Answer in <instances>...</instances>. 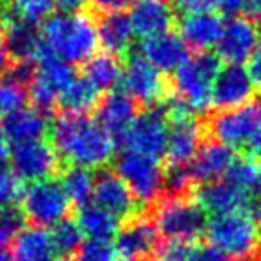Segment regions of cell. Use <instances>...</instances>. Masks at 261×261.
Wrapping results in <instances>:
<instances>
[{
	"instance_id": "1",
	"label": "cell",
	"mask_w": 261,
	"mask_h": 261,
	"mask_svg": "<svg viewBox=\"0 0 261 261\" xmlns=\"http://www.w3.org/2000/svg\"><path fill=\"white\" fill-rule=\"evenodd\" d=\"M50 140L61 161L88 170L104 168L116 150L111 135L88 115L63 113L52 122Z\"/></svg>"
},
{
	"instance_id": "2",
	"label": "cell",
	"mask_w": 261,
	"mask_h": 261,
	"mask_svg": "<svg viewBox=\"0 0 261 261\" xmlns=\"http://www.w3.org/2000/svg\"><path fill=\"white\" fill-rule=\"evenodd\" d=\"M40 33L43 40L40 61L59 58L73 65V63H86L97 54V16L91 9L90 13L50 15L43 22Z\"/></svg>"
},
{
	"instance_id": "3",
	"label": "cell",
	"mask_w": 261,
	"mask_h": 261,
	"mask_svg": "<svg viewBox=\"0 0 261 261\" xmlns=\"http://www.w3.org/2000/svg\"><path fill=\"white\" fill-rule=\"evenodd\" d=\"M206 234L211 245L232 259L250 261L261 256V225L242 211L215 215L207 222Z\"/></svg>"
},
{
	"instance_id": "4",
	"label": "cell",
	"mask_w": 261,
	"mask_h": 261,
	"mask_svg": "<svg viewBox=\"0 0 261 261\" xmlns=\"http://www.w3.org/2000/svg\"><path fill=\"white\" fill-rule=\"evenodd\" d=\"M222 70V59L211 52H197L175 72L172 90L197 116L211 108V90Z\"/></svg>"
},
{
	"instance_id": "5",
	"label": "cell",
	"mask_w": 261,
	"mask_h": 261,
	"mask_svg": "<svg viewBox=\"0 0 261 261\" xmlns=\"http://www.w3.org/2000/svg\"><path fill=\"white\" fill-rule=\"evenodd\" d=\"M206 210L188 197H167L154 204L152 217L160 236L168 242H195L206 232Z\"/></svg>"
},
{
	"instance_id": "6",
	"label": "cell",
	"mask_w": 261,
	"mask_h": 261,
	"mask_svg": "<svg viewBox=\"0 0 261 261\" xmlns=\"http://www.w3.org/2000/svg\"><path fill=\"white\" fill-rule=\"evenodd\" d=\"M70 202L65 188L56 179L31 182L22 197V213L25 222L33 227H56L66 220L70 213Z\"/></svg>"
},
{
	"instance_id": "7",
	"label": "cell",
	"mask_w": 261,
	"mask_h": 261,
	"mask_svg": "<svg viewBox=\"0 0 261 261\" xmlns=\"http://www.w3.org/2000/svg\"><path fill=\"white\" fill-rule=\"evenodd\" d=\"M116 174L140 204H156L160 200L165 185V170L160 160L135 150H122L116 160Z\"/></svg>"
},
{
	"instance_id": "8",
	"label": "cell",
	"mask_w": 261,
	"mask_h": 261,
	"mask_svg": "<svg viewBox=\"0 0 261 261\" xmlns=\"http://www.w3.org/2000/svg\"><path fill=\"white\" fill-rule=\"evenodd\" d=\"M122 90L135 98L138 104L152 108L165 102L172 95V84L163 72L149 63L142 54L129 56V61L123 66Z\"/></svg>"
},
{
	"instance_id": "9",
	"label": "cell",
	"mask_w": 261,
	"mask_h": 261,
	"mask_svg": "<svg viewBox=\"0 0 261 261\" xmlns=\"http://www.w3.org/2000/svg\"><path fill=\"white\" fill-rule=\"evenodd\" d=\"M170 123L165 108L152 106L142 111L127 130L120 150H135L149 158L161 160L167 156Z\"/></svg>"
},
{
	"instance_id": "10",
	"label": "cell",
	"mask_w": 261,
	"mask_h": 261,
	"mask_svg": "<svg viewBox=\"0 0 261 261\" xmlns=\"http://www.w3.org/2000/svg\"><path fill=\"white\" fill-rule=\"evenodd\" d=\"M261 127V100H252L247 106L231 111H220L211 116L206 130L215 142L229 147H242L252 140Z\"/></svg>"
},
{
	"instance_id": "11",
	"label": "cell",
	"mask_w": 261,
	"mask_h": 261,
	"mask_svg": "<svg viewBox=\"0 0 261 261\" xmlns=\"http://www.w3.org/2000/svg\"><path fill=\"white\" fill-rule=\"evenodd\" d=\"M77 79L72 65L59 58H48L40 61L34 79L29 86V97L34 108L50 113L59 104V98L66 88Z\"/></svg>"
},
{
	"instance_id": "12",
	"label": "cell",
	"mask_w": 261,
	"mask_h": 261,
	"mask_svg": "<svg viewBox=\"0 0 261 261\" xmlns=\"http://www.w3.org/2000/svg\"><path fill=\"white\" fill-rule=\"evenodd\" d=\"M11 168L22 181H47L61 170V158L54 145L43 140L18 143L9 154Z\"/></svg>"
},
{
	"instance_id": "13",
	"label": "cell",
	"mask_w": 261,
	"mask_h": 261,
	"mask_svg": "<svg viewBox=\"0 0 261 261\" xmlns=\"http://www.w3.org/2000/svg\"><path fill=\"white\" fill-rule=\"evenodd\" d=\"M256 84L249 72L240 65H227L220 70L211 90V108L231 111L252 102Z\"/></svg>"
},
{
	"instance_id": "14",
	"label": "cell",
	"mask_w": 261,
	"mask_h": 261,
	"mask_svg": "<svg viewBox=\"0 0 261 261\" xmlns=\"http://www.w3.org/2000/svg\"><path fill=\"white\" fill-rule=\"evenodd\" d=\"M93 204L111 213L118 220H130L138 217L136 213L140 210V202L133 195L129 186L118 174L111 170H100L95 177Z\"/></svg>"
},
{
	"instance_id": "15",
	"label": "cell",
	"mask_w": 261,
	"mask_h": 261,
	"mask_svg": "<svg viewBox=\"0 0 261 261\" xmlns=\"http://www.w3.org/2000/svg\"><path fill=\"white\" fill-rule=\"evenodd\" d=\"M257 25L245 16H234L224 27V33L218 41V58L227 65H240L249 61L259 41Z\"/></svg>"
},
{
	"instance_id": "16",
	"label": "cell",
	"mask_w": 261,
	"mask_h": 261,
	"mask_svg": "<svg viewBox=\"0 0 261 261\" xmlns=\"http://www.w3.org/2000/svg\"><path fill=\"white\" fill-rule=\"evenodd\" d=\"M135 34L143 40L170 33L177 23L172 0H135L129 13Z\"/></svg>"
},
{
	"instance_id": "17",
	"label": "cell",
	"mask_w": 261,
	"mask_h": 261,
	"mask_svg": "<svg viewBox=\"0 0 261 261\" xmlns=\"http://www.w3.org/2000/svg\"><path fill=\"white\" fill-rule=\"evenodd\" d=\"M116 250L125 259H145L160 249V232L152 220L135 217L116 232Z\"/></svg>"
},
{
	"instance_id": "18",
	"label": "cell",
	"mask_w": 261,
	"mask_h": 261,
	"mask_svg": "<svg viewBox=\"0 0 261 261\" xmlns=\"http://www.w3.org/2000/svg\"><path fill=\"white\" fill-rule=\"evenodd\" d=\"M136 104L138 102L123 90H116L100 98V104L97 106V122L111 135L116 149H120L127 130L138 116Z\"/></svg>"
},
{
	"instance_id": "19",
	"label": "cell",
	"mask_w": 261,
	"mask_h": 261,
	"mask_svg": "<svg viewBox=\"0 0 261 261\" xmlns=\"http://www.w3.org/2000/svg\"><path fill=\"white\" fill-rule=\"evenodd\" d=\"M179 36L186 47L195 52H210L211 47H217L224 33V20L213 11L185 13L177 22Z\"/></svg>"
},
{
	"instance_id": "20",
	"label": "cell",
	"mask_w": 261,
	"mask_h": 261,
	"mask_svg": "<svg viewBox=\"0 0 261 261\" xmlns=\"http://www.w3.org/2000/svg\"><path fill=\"white\" fill-rule=\"evenodd\" d=\"M140 54L163 73L177 72L190 59L186 43L172 31L143 40L140 45Z\"/></svg>"
},
{
	"instance_id": "21",
	"label": "cell",
	"mask_w": 261,
	"mask_h": 261,
	"mask_svg": "<svg viewBox=\"0 0 261 261\" xmlns=\"http://www.w3.org/2000/svg\"><path fill=\"white\" fill-rule=\"evenodd\" d=\"M0 125H2L6 138L15 145L38 142L47 133H50L47 113L36 108H22L18 111L4 115L0 120Z\"/></svg>"
},
{
	"instance_id": "22",
	"label": "cell",
	"mask_w": 261,
	"mask_h": 261,
	"mask_svg": "<svg viewBox=\"0 0 261 261\" xmlns=\"http://www.w3.org/2000/svg\"><path fill=\"white\" fill-rule=\"evenodd\" d=\"M95 16H97L98 45L116 58L129 54L133 47V38H135V29L129 15H125L123 11H113Z\"/></svg>"
},
{
	"instance_id": "23",
	"label": "cell",
	"mask_w": 261,
	"mask_h": 261,
	"mask_svg": "<svg viewBox=\"0 0 261 261\" xmlns=\"http://www.w3.org/2000/svg\"><path fill=\"white\" fill-rule=\"evenodd\" d=\"M236 156L232 147L220 142H207L200 147L199 154L190 165V172L193 175V181L197 182H213L218 181L227 174L231 165L234 163Z\"/></svg>"
},
{
	"instance_id": "24",
	"label": "cell",
	"mask_w": 261,
	"mask_h": 261,
	"mask_svg": "<svg viewBox=\"0 0 261 261\" xmlns=\"http://www.w3.org/2000/svg\"><path fill=\"white\" fill-rule=\"evenodd\" d=\"M193 195H195L197 202L206 210V213H213V217L215 215L242 211L243 204H245L247 197H249L242 190L236 188L234 185L225 181V179L200 185L193 192Z\"/></svg>"
},
{
	"instance_id": "25",
	"label": "cell",
	"mask_w": 261,
	"mask_h": 261,
	"mask_svg": "<svg viewBox=\"0 0 261 261\" xmlns=\"http://www.w3.org/2000/svg\"><path fill=\"white\" fill-rule=\"evenodd\" d=\"M11 247L16 261H56L58 256L52 232L41 227L22 229Z\"/></svg>"
},
{
	"instance_id": "26",
	"label": "cell",
	"mask_w": 261,
	"mask_h": 261,
	"mask_svg": "<svg viewBox=\"0 0 261 261\" xmlns=\"http://www.w3.org/2000/svg\"><path fill=\"white\" fill-rule=\"evenodd\" d=\"M4 38L15 61H40L43 40H41L40 31L34 29V23L16 20L15 23L6 27Z\"/></svg>"
},
{
	"instance_id": "27",
	"label": "cell",
	"mask_w": 261,
	"mask_h": 261,
	"mask_svg": "<svg viewBox=\"0 0 261 261\" xmlns=\"http://www.w3.org/2000/svg\"><path fill=\"white\" fill-rule=\"evenodd\" d=\"M59 104L65 113L72 115H86L97 109L100 104V90L86 77H77L59 98Z\"/></svg>"
},
{
	"instance_id": "28",
	"label": "cell",
	"mask_w": 261,
	"mask_h": 261,
	"mask_svg": "<svg viewBox=\"0 0 261 261\" xmlns=\"http://www.w3.org/2000/svg\"><path fill=\"white\" fill-rule=\"evenodd\" d=\"M123 66L120 63V58L109 54V52H102V54H95L84 63V77L90 83H93L98 90H111L122 81Z\"/></svg>"
},
{
	"instance_id": "29",
	"label": "cell",
	"mask_w": 261,
	"mask_h": 261,
	"mask_svg": "<svg viewBox=\"0 0 261 261\" xmlns=\"http://www.w3.org/2000/svg\"><path fill=\"white\" fill-rule=\"evenodd\" d=\"M77 224L88 238L111 240L118 232V218L98 207L97 204H86L79 207Z\"/></svg>"
},
{
	"instance_id": "30",
	"label": "cell",
	"mask_w": 261,
	"mask_h": 261,
	"mask_svg": "<svg viewBox=\"0 0 261 261\" xmlns=\"http://www.w3.org/2000/svg\"><path fill=\"white\" fill-rule=\"evenodd\" d=\"M225 181L234 185L247 195H259L261 193V163L254 156L236 158L234 163L224 175Z\"/></svg>"
},
{
	"instance_id": "31",
	"label": "cell",
	"mask_w": 261,
	"mask_h": 261,
	"mask_svg": "<svg viewBox=\"0 0 261 261\" xmlns=\"http://www.w3.org/2000/svg\"><path fill=\"white\" fill-rule=\"evenodd\" d=\"M61 185L70 202L83 207L93 199L95 177L91 170L81 167H66L61 172Z\"/></svg>"
},
{
	"instance_id": "32",
	"label": "cell",
	"mask_w": 261,
	"mask_h": 261,
	"mask_svg": "<svg viewBox=\"0 0 261 261\" xmlns=\"http://www.w3.org/2000/svg\"><path fill=\"white\" fill-rule=\"evenodd\" d=\"M29 97V86L11 75L0 77V115H9L13 111L25 108Z\"/></svg>"
},
{
	"instance_id": "33",
	"label": "cell",
	"mask_w": 261,
	"mask_h": 261,
	"mask_svg": "<svg viewBox=\"0 0 261 261\" xmlns=\"http://www.w3.org/2000/svg\"><path fill=\"white\" fill-rule=\"evenodd\" d=\"M83 234L79 224L70 218L59 222L58 225L52 231V238H54V245L58 254H63V256H68V254H73L79 250V247L83 245Z\"/></svg>"
},
{
	"instance_id": "34",
	"label": "cell",
	"mask_w": 261,
	"mask_h": 261,
	"mask_svg": "<svg viewBox=\"0 0 261 261\" xmlns=\"http://www.w3.org/2000/svg\"><path fill=\"white\" fill-rule=\"evenodd\" d=\"M193 175L188 165H170L165 170V185L163 192L167 197H186L192 190Z\"/></svg>"
},
{
	"instance_id": "35",
	"label": "cell",
	"mask_w": 261,
	"mask_h": 261,
	"mask_svg": "<svg viewBox=\"0 0 261 261\" xmlns=\"http://www.w3.org/2000/svg\"><path fill=\"white\" fill-rule=\"evenodd\" d=\"M23 192L25 190L22 179L13 172V168L0 165V210L15 207L18 202H22Z\"/></svg>"
},
{
	"instance_id": "36",
	"label": "cell",
	"mask_w": 261,
	"mask_h": 261,
	"mask_svg": "<svg viewBox=\"0 0 261 261\" xmlns=\"http://www.w3.org/2000/svg\"><path fill=\"white\" fill-rule=\"evenodd\" d=\"M118 250L111 240L88 238L77 250V261H116Z\"/></svg>"
},
{
	"instance_id": "37",
	"label": "cell",
	"mask_w": 261,
	"mask_h": 261,
	"mask_svg": "<svg viewBox=\"0 0 261 261\" xmlns=\"http://www.w3.org/2000/svg\"><path fill=\"white\" fill-rule=\"evenodd\" d=\"M56 0H13V11L20 16V20L29 23H36L47 20L52 15Z\"/></svg>"
},
{
	"instance_id": "38",
	"label": "cell",
	"mask_w": 261,
	"mask_h": 261,
	"mask_svg": "<svg viewBox=\"0 0 261 261\" xmlns=\"http://www.w3.org/2000/svg\"><path fill=\"white\" fill-rule=\"evenodd\" d=\"M23 213L16 207L0 210V252H4L9 245H13L15 238L23 227Z\"/></svg>"
},
{
	"instance_id": "39",
	"label": "cell",
	"mask_w": 261,
	"mask_h": 261,
	"mask_svg": "<svg viewBox=\"0 0 261 261\" xmlns=\"http://www.w3.org/2000/svg\"><path fill=\"white\" fill-rule=\"evenodd\" d=\"M192 249V242H167L165 245H160L156 257L158 261H190Z\"/></svg>"
},
{
	"instance_id": "40",
	"label": "cell",
	"mask_w": 261,
	"mask_h": 261,
	"mask_svg": "<svg viewBox=\"0 0 261 261\" xmlns=\"http://www.w3.org/2000/svg\"><path fill=\"white\" fill-rule=\"evenodd\" d=\"M190 261H225L224 252L213 247L211 243H204V245H193L192 257Z\"/></svg>"
},
{
	"instance_id": "41",
	"label": "cell",
	"mask_w": 261,
	"mask_h": 261,
	"mask_svg": "<svg viewBox=\"0 0 261 261\" xmlns=\"http://www.w3.org/2000/svg\"><path fill=\"white\" fill-rule=\"evenodd\" d=\"M175 8L185 13H202L217 8L218 0H172Z\"/></svg>"
},
{
	"instance_id": "42",
	"label": "cell",
	"mask_w": 261,
	"mask_h": 261,
	"mask_svg": "<svg viewBox=\"0 0 261 261\" xmlns=\"http://www.w3.org/2000/svg\"><path fill=\"white\" fill-rule=\"evenodd\" d=\"M135 0H90L91 11L95 15H102V13H113V11H122L123 8L130 6Z\"/></svg>"
},
{
	"instance_id": "43",
	"label": "cell",
	"mask_w": 261,
	"mask_h": 261,
	"mask_svg": "<svg viewBox=\"0 0 261 261\" xmlns=\"http://www.w3.org/2000/svg\"><path fill=\"white\" fill-rule=\"evenodd\" d=\"M249 72L252 83L256 84V88H261V33H259V41H257L256 48H254L252 56L249 59Z\"/></svg>"
},
{
	"instance_id": "44",
	"label": "cell",
	"mask_w": 261,
	"mask_h": 261,
	"mask_svg": "<svg viewBox=\"0 0 261 261\" xmlns=\"http://www.w3.org/2000/svg\"><path fill=\"white\" fill-rule=\"evenodd\" d=\"M245 2L247 0H218L217 4V9L220 13H224V15L227 16H238L240 13H243V9H245Z\"/></svg>"
},
{
	"instance_id": "45",
	"label": "cell",
	"mask_w": 261,
	"mask_h": 261,
	"mask_svg": "<svg viewBox=\"0 0 261 261\" xmlns=\"http://www.w3.org/2000/svg\"><path fill=\"white\" fill-rule=\"evenodd\" d=\"M13 56L11 52H9V47L8 43H6V38L0 36V77H4L6 73L11 70L13 66Z\"/></svg>"
},
{
	"instance_id": "46",
	"label": "cell",
	"mask_w": 261,
	"mask_h": 261,
	"mask_svg": "<svg viewBox=\"0 0 261 261\" xmlns=\"http://www.w3.org/2000/svg\"><path fill=\"white\" fill-rule=\"evenodd\" d=\"M243 13H245V18L261 27V0H247Z\"/></svg>"
},
{
	"instance_id": "47",
	"label": "cell",
	"mask_w": 261,
	"mask_h": 261,
	"mask_svg": "<svg viewBox=\"0 0 261 261\" xmlns=\"http://www.w3.org/2000/svg\"><path fill=\"white\" fill-rule=\"evenodd\" d=\"M249 149H250V156H254L256 160H261V127L249 142Z\"/></svg>"
},
{
	"instance_id": "48",
	"label": "cell",
	"mask_w": 261,
	"mask_h": 261,
	"mask_svg": "<svg viewBox=\"0 0 261 261\" xmlns=\"http://www.w3.org/2000/svg\"><path fill=\"white\" fill-rule=\"evenodd\" d=\"M9 154H11V150H9V140L6 138L4 130H2V125H0V165L6 163Z\"/></svg>"
},
{
	"instance_id": "49",
	"label": "cell",
	"mask_w": 261,
	"mask_h": 261,
	"mask_svg": "<svg viewBox=\"0 0 261 261\" xmlns=\"http://www.w3.org/2000/svg\"><path fill=\"white\" fill-rule=\"evenodd\" d=\"M56 4L65 11H75L86 4V0H56Z\"/></svg>"
},
{
	"instance_id": "50",
	"label": "cell",
	"mask_w": 261,
	"mask_h": 261,
	"mask_svg": "<svg viewBox=\"0 0 261 261\" xmlns=\"http://www.w3.org/2000/svg\"><path fill=\"white\" fill-rule=\"evenodd\" d=\"M0 261H16L15 256H11V254H8L4 250V252H0Z\"/></svg>"
},
{
	"instance_id": "51",
	"label": "cell",
	"mask_w": 261,
	"mask_h": 261,
	"mask_svg": "<svg viewBox=\"0 0 261 261\" xmlns=\"http://www.w3.org/2000/svg\"><path fill=\"white\" fill-rule=\"evenodd\" d=\"M56 261H72V259H66V257H63V259H56Z\"/></svg>"
},
{
	"instance_id": "52",
	"label": "cell",
	"mask_w": 261,
	"mask_h": 261,
	"mask_svg": "<svg viewBox=\"0 0 261 261\" xmlns=\"http://www.w3.org/2000/svg\"><path fill=\"white\" fill-rule=\"evenodd\" d=\"M122 261H138V259H125V257H123V259Z\"/></svg>"
}]
</instances>
